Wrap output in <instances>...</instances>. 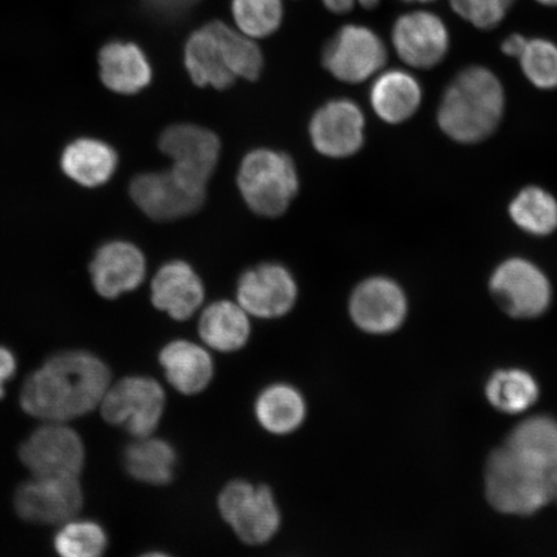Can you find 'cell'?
Returning a JSON list of instances; mask_svg holds the SVG:
<instances>
[{
  "mask_svg": "<svg viewBox=\"0 0 557 557\" xmlns=\"http://www.w3.org/2000/svg\"><path fill=\"white\" fill-rule=\"evenodd\" d=\"M110 385V369L96 355L59 352L27 377L20 404L40 421L66 423L100 407Z\"/></svg>",
  "mask_w": 557,
  "mask_h": 557,
  "instance_id": "6da1fadb",
  "label": "cell"
},
{
  "mask_svg": "<svg viewBox=\"0 0 557 557\" xmlns=\"http://www.w3.org/2000/svg\"><path fill=\"white\" fill-rule=\"evenodd\" d=\"M505 89L492 70L473 65L462 70L445 89L437 122L458 143L482 141L503 120Z\"/></svg>",
  "mask_w": 557,
  "mask_h": 557,
  "instance_id": "7a4b0ae2",
  "label": "cell"
},
{
  "mask_svg": "<svg viewBox=\"0 0 557 557\" xmlns=\"http://www.w3.org/2000/svg\"><path fill=\"white\" fill-rule=\"evenodd\" d=\"M485 490L491 505L508 515H532L554 499L549 472L522 461L506 447L487 458Z\"/></svg>",
  "mask_w": 557,
  "mask_h": 557,
  "instance_id": "3957f363",
  "label": "cell"
},
{
  "mask_svg": "<svg viewBox=\"0 0 557 557\" xmlns=\"http://www.w3.org/2000/svg\"><path fill=\"white\" fill-rule=\"evenodd\" d=\"M239 190L250 209L264 218H277L295 199L298 176L295 163L283 152L259 149L243 159Z\"/></svg>",
  "mask_w": 557,
  "mask_h": 557,
  "instance_id": "277c9868",
  "label": "cell"
},
{
  "mask_svg": "<svg viewBox=\"0 0 557 557\" xmlns=\"http://www.w3.org/2000/svg\"><path fill=\"white\" fill-rule=\"evenodd\" d=\"M104 421L136 438L151 436L162 420L165 393L156 380L125 377L109 387L100 404Z\"/></svg>",
  "mask_w": 557,
  "mask_h": 557,
  "instance_id": "5b68a950",
  "label": "cell"
},
{
  "mask_svg": "<svg viewBox=\"0 0 557 557\" xmlns=\"http://www.w3.org/2000/svg\"><path fill=\"white\" fill-rule=\"evenodd\" d=\"M219 508L234 533L248 545H263L281 528V510L267 485L234 480L222 490Z\"/></svg>",
  "mask_w": 557,
  "mask_h": 557,
  "instance_id": "8992f818",
  "label": "cell"
},
{
  "mask_svg": "<svg viewBox=\"0 0 557 557\" xmlns=\"http://www.w3.org/2000/svg\"><path fill=\"white\" fill-rule=\"evenodd\" d=\"M388 48L371 27L350 24L341 27L326 44L323 65L334 78L358 85L385 69Z\"/></svg>",
  "mask_w": 557,
  "mask_h": 557,
  "instance_id": "52a82bcc",
  "label": "cell"
},
{
  "mask_svg": "<svg viewBox=\"0 0 557 557\" xmlns=\"http://www.w3.org/2000/svg\"><path fill=\"white\" fill-rule=\"evenodd\" d=\"M18 455L32 476L79 478L86 462L82 437L62 422H45L34 430Z\"/></svg>",
  "mask_w": 557,
  "mask_h": 557,
  "instance_id": "ba28073f",
  "label": "cell"
},
{
  "mask_svg": "<svg viewBox=\"0 0 557 557\" xmlns=\"http://www.w3.org/2000/svg\"><path fill=\"white\" fill-rule=\"evenodd\" d=\"M13 505L21 519L35 524H64L79 513L83 491L79 478L32 476L17 487Z\"/></svg>",
  "mask_w": 557,
  "mask_h": 557,
  "instance_id": "9c48e42d",
  "label": "cell"
},
{
  "mask_svg": "<svg viewBox=\"0 0 557 557\" xmlns=\"http://www.w3.org/2000/svg\"><path fill=\"white\" fill-rule=\"evenodd\" d=\"M392 46L407 66L433 69L447 58L450 34L445 21L436 13L428 10L410 11L395 20Z\"/></svg>",
  "mask_w": 557,
  "mask_h": 557,
  "instance_id": "30bf717a",
  "label": "cell"
},
{
  "mask_svg": "<svg viewBox=\"0 0 557 557\" xmlns=\"http://www.w3.org/2000/svg\"><path fill=\"white\" fill-rule=\"evenodd\" d=\"M131 197L152 220L172 221L197 212L205 203L206 189L190 184L171 169L139 174L131 185Z\"/></svg>",
  "mask_w": 557,
  "mask_h": 557,
  "instance_id": "8fae6325",
  "label": "cell"
},
{
  "mask_svg": "<svg viewBox=\"0 0 557 557\" xmlns=\"http://www.w3.org/2000/svg\"><path fill=\"white\" fill-rule=\"evenodd\" d=\"M491 289L503 309L513 318L540 317L552 301L545 274L532 262L512 259L494 271Z\"/></svg>",
  "mask_w": 557,
  "mask_h": 557,
  "instance_id": "7c38bea8",
  "label": "cell"
},
{
  "mask_svg": "<svg viewBox=\"0 0 557 557\" xmlns=\"http://www.w3.org/2000/svg\"><path fill=\"white\" fill-rule=\"evenodd\" d=\"M159 146L171 158L174 172L206 189L220 157V141L213 132L193 124L172 125L160 136Z\"/></svg>",
  "mask_w": 557,
  "mask_h": 557,
  "instance_id": "4fadbf2b",
  "label": "cell"
},
{
  "mask_svg": "<svg viewBox=\"0 0 557 557\" xmlns=\"http://www.w3.org/2000/svg\"><path fill=\"white\" fill-rule=\"evenodd\" d=\"M230 27L213 21L195 30L185 46V66L195 85L225 89L233 85L232 55L228 47Z\"/></svg>",
  "mask_w": 557,
  "mask_h": 557,
  "instance_id": "5bb4252c",
  "label": "cell"
},
{
  "mask_svg": "<svg viewBox=\"0 0 557 557\" xmlns=\"http://www.w3.org/2000/svg\"><path fill=\"white\" fill-rule=\"evenodd\" d=\"M297 299V284L281 264L263 263L250 269L238 283V301L250 315L274 319L289 312Z\"/></svg>",
  "mask_w": 557,
  "mask_h": 557,
  "instance_id": "9a60e30c",
  "label": "cell"
},
{
  "mask_svg": "<svg viewBox=\"0 0 557 557\" xmlns=\"http://www.w3.org/2000/svg\"><path fill=\"white\" fill-rule=\"evenodd\" d=\"M364 115L350 100H333L317 111L310 124L311 141L325 157L345 158L363 145Z\"/></svg>",
  "mask_w": 557,
  "mask_h": 557,
  "instance_id": "2e32d148",
  "label": "cell"
},
{
  "mask_svg": "<svg viewBox=\"0 0 557 557\" xmlns=\"http://www.w3.org/2000/svg\"><path fill=\"white\" fill-rule=\"evenodd\" d=\"M350 313L360 330L392 333L400 329L406 319L407 299L398 284L385 277H373L355 289Z\"/></svg>",
  "mask_w": 557,
  "mask_h": 557,
  "instance_id": "e0dca14e",
  "label": "cell"
},
{
  "mask_svg": "<svg viewBox=\"0 0 557 557\" xmlns=\"http://www.w3.org/2000/svg\"><path fill=\"white\" fill-rule=\"evenodd\" d=\"M89 271L97 294L116 298L143 283L146 261L134 244L110 242L97 250Z\"/></svg>",
  "mask_w": 557,
  "mask_h": 557,
  "instance_id": "ac0fdd59",
  "label": "cell"
},
{
  "mask_svg": "<svg viewBox=\"0 0 557 557\" xmlns=\"http://www.w3.org/2000/svg\"><path fill=\"white\" fill-rule=\"evenodd\" d=\"M205 299V287L190 264L173 261L158 271L151 283V301L173 319L194 315Z\"/></svg>",
  "mask_w": 557,
  "mask_h": 557,
  "instance_id": "d6986e66",
  "label": "cell"
},
{
  "mask_svg": "<svg viewBox=\"0 0 557 557\" xmlns=\"http://www.w3.org/2000/svg\"><path fill=\"white\" fill-rule=\"evenodd\" d=\"M99 66L103 85L115 94L141 92L152 79L148 55L134 41H109L99 53Z\"/></svg>",
  "mask_w": 557,
  "mask_h": 557,
  "instance_id": "ffe728a7",
  "label": "cell"
},
{
  "mask_svg": "<svg viewBox=\"0 0 557 557\" xmlns=\"http://www.w3.org/2000/svg\"><path fill=\"white\" fill-rule=\"evenodd\" d=\"M166 380L184 395H197L208 387L214 373L211 355L191 341L177 339L159 355Z\"/></svg>",
  "mask_w": 557,
  "mask_h": 557,
  "instance_id": "44dd1931",
  "label": "cell"
},
{
  "mask_svg": "<svg viewBox=\"0 0 557 557\" xmlns=\"http://www.w3.org/2000/svg\"><path fill=\"white\" fill-rule=\"evenodd\" d=\"M422 102V88L413 74L403 69L382 70L371 88L374 113L389 124L406 122Z\"/></svg>",
  "mask_w": 557,
  "mask_h": 557,
  "instance_id": "7402d4cb",
  "label": "cell"
},
{
  "mask_svg": "<svg viewBox=\"0 0 557 557\" xmlns=\"http://www.w3.org/2000/svg\"><path fill=\"white\" fill-rule=\"evenodd\" d=\"M117 156L110 145L96 138H79L62 152L61 169L69 178L86 187L107 184L113 177Z\"/></svg>",
  "mask_w": 557,
  "mask_h": 557,
  "instance_id": "603a6c76",
  "label": "cell"
},
{
  "mask_svg": "<svg viewBox=\"0 0 557 557\" xmlns=\"http://www.w3.org/2000/svg\"><path fill=\"white\" fill-rule=\"evenodd\" d=\"M505 447L534 468L552 472L557 466V421L547 416L528 418L511 431Z\"/></svg>",
  "mask_w": 557,
  "mask_h": 557,
  "instance_id": "cb8c5ba5",
  "label": "cell"
},
{
  "mask_svg": "<svg viewBox=\"0 0 557 557\" xmlns=\"http://www.w3.org/2000/svg\"><path fill=\"white\" fill-rule=\"evenodd\" d=\"M257 421L275 435L295 433L306 417V403L301 393L287 383H274L263 389L255 404Z\"/></svg>",
  "mask_w": 557,
  "mask_h": 557,
  "instance_id": "d4e9b609",
  "label": "cell"
},
{
  "mask_svg": "<svg viewBox=\"0 0 557 557\" xmlns=\"http://www.w3.org/2000/svg\"><path fill=\"white\" fill-rule=\"evenodd\" d=\"M199 333L201 339L213 350L238 351L248 343L250 334L247 312L234 302H214L201 315Z\"/></svg>",
  "mask_w": 557,
  "mask_h": 557,
  "instance_id": "484cf974",
  "label": "cell"
},
{
  "mask_svg": "<svg viewBox=\"0 0 557 557\" xmlns=\"http://www.w3.org/2000/svg\"><path fill=\"white\" fill-rule=\"evenodd\" d=\"M123 458L129 475L150 485L169 484L177 463L172 445L152 436L136 438L125 448Z\"/></svg>",
  "mask_w": 557,
  "mask_h": 557,
  "instance_id": "4316f807",
  "label": "cell"
},
{
  "mask_svg": "<svg viewBox=\"0 0 557 557\" xmlns=\"http://www.w3.org/2000/svg\"><path fill=\"white\" fill-rule=\"evenodd\" d=\"M486 398L504 413H521L539 399V383L520 369H506L494 373L486 385Z\"/></svg>",
  "mask_w": 557,
  "mask_h": 557,
  "instance_id": "83f0119b",
  "label": "cell"
},
{
  "mask_svg": "<svg viewBox=\"0 0 557 557\" xmlns=\"http://www.w3.org/2000/svg\"><path fill=\"white\" fill-rule=\"evenodd\" d=\"M515 224L533 235H548L557 227V201L540 187L522 190L510 206Z\"/></svg>",
  "mask_w": 557,
  "mask_h": 557,
  "instance_id": "f1b7e54d",
  "label": "cell"
},
{
  "mask_svg": "<svg viewBox=\"0 0 557 557\" xmlns=\"http://www.w3.org/2000/svg\"><path fill=\"white\" fill-rule=\"evenodd\" d=\"M53 548L59 557H103L108 534L92 520H69L55 533Z\"/></svg>",
  "mask_w": 557,
  "mask_h": 557,
  "instance_id": "f546056e",
  "label": "cell"
},
{
  "mask_svg": "<svg viewBox=\"0 0 557 557\" xmlns=\"http://www.w3.org/2000/svg\"><path fill=\"white\" fill-rule=\"evenodd\" d=\"M236 26L250 39L267 38L283 21L282 0H232Z\"/></svg>",
  "mask_w": 557,
  "mask_h": 557,
  "instance_id": "4dcf8cb0",
  "label": "cell"
},
{
  "mask_svg": "<svg viewBox=\"0 0 557 557\" xmlns=\"http://www.w3.org/2000/svg\"><path fill=\"white\" fill-rule=\"evenodd\" d=\"M522 74L540 89L557 88V45L546 38H528L519 55Z\"/></svg>",
  "mask_w": 557,
  "mask_h": 557,
  "instance_id": "1f68e13d",
  "label": "cell"
},
{
  "mask_svg": "<svg viewBox=\"0 0 557 557\" xmlns=\"http://www.w3.org/2000/svg\"><path fill=\"white\" fill-rule=\"evenodd\" d=\"M459 18L479 30H492L504 23L517 0H448Z\"/></svg>",
  "mask_w": 557,
  "mask_h": 557,
  "instance_id": "d6a6232c",
  "label": "cell"
},
{
  "mask_svg": "<svg viewBox=\"0 0 557 557\" xmlns=\"http://www.w3.org/2000/svg\"><path fill=\"white\" fill-rule=\"evenodd\" d=\"M17 372V359L10 348L0 346V400L4 398L5 386Z\"/></svg>",
  "mask_w": 557,
  "mask_h": 557,
  "instance_id": "836d02e7",
  "label": "cell"
},
{
  "mask_svg": "<svg viewBox=\"0 0 557 557\" xmlns=\"http://www.w3.org/2000/svg\"><path fill=\"white\" fill-rule=\"evenodd\" d=\"M528 38L522 34L515 33L508 35V37L504 39L503 45H500V51L508 55V58L519 59L522 50H524Z\"/></svg>",
  "mask_w": 557,
  "mask_h": 557,
  "instance_id": "e575fe53",
  "label": "cell"
},
{
  "mask_svg": "<svg viewBox=\"0 0 557 557\" xmlns=\"http://www.w3.org/2000/svg\"><path fill=\"white\" fill-rule=\"evenodd\" d=\"M325 9L332 13H336V15H345V13L351 12L354 10L355 0H323Z\"/></svg>",
  "mask_w": 557,
  "mask_h": 557,
  "instance_id": "d590c367",
  "label": "cell"
},
{
  "mask_svg": "<svg viewBox=\"0 0 557 557\" xmlns=\"http://www.w3.org/2000/svg\"><path fill=\"white\" fill-rule=\"evenodd\" d=\"M381 0H357V4L360 7H363L367 11H373L374 9H377Z\"/></svg>",
  "mask_w": 557,
  "mask_h": 557,
  "instance_id": "8d00e7d4",
  "label": "cell"
},
{
  "mask_svg": "<svg viewBox=\"0 0 557 557\" xmlns=\"http://www.w3.org/2000/svg\"><path fill=\"white\" fill-rule=\"evenodd\" d=\"M549 478H552L554 499L557 500V466L552 472H549Z\"/></svg>",
  "mask_w": 557,
  "mask_h": 557,
  "instance_id": "74e56055",
  "label": "cell"
},
{
  "mask_svg": "<svg viewBox=\"0 0 557 557\" xmlns=\"http://www.w3.org/2000/svg\"><path fill=\"white\" fill-rule=\"evenodd\" d=\"M534 2L545 7H553V9L557 7V0H534Z\"/></svg>",
  "mask_w": 557,
  "mask_h": 557,
  "instance_id": "f35d334b",
  "label": "cell"
},
{
  "mask_svg": "<svg viewBox=\"0 0 557 557\" xmlns=\"http://www.w3.org/2000/svg\"><path fill=\"white\" fill-rule=\"evenodd\" d=\"M400 2L417 3V4H430V3L436 2V0H400Z\"/></svg>",
  "mask_w": 557,
  "mask_h": 557,
  "instance_id": "ab89813d",
  "label": "cell"
},
{
  "mask_svg": "<svg viewBox=\"0 0 557 557\" xmlns=\"http://www.w3.org/2000/svg\"><path fill=\"white\" fill-rule=\"evenodd\" d=\"M139 557H172L170 555H166V554H163V553H148V554H144Z\"/></svg>",
  "mask_w": 557,
  "mask_h": 557,
  "instance_id": "60d3db41",
  "label": "cell"
},
{
  "mask_svg": "<svg viewBox=\"0 0 557 557\" xmlns=\"http://www.w3.org/2000/svg\"><path fill=\"white\" fill-rule=\"evenodd\" d=\"M355 2H357V0H355Z\"/></svg>",
  "mask_w": 557,
  "mask_h": 557,
  "instance_id": "b9f144b4",
  "label": "cell"
}]
</instances>
